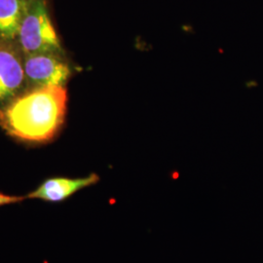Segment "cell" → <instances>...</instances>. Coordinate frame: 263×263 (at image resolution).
<instances>
[{
  "label": "cell",
  "mask_w": 263,
  "mask_h": 263,
  "mask_svg": "<svg viewBox=\"0 0 263 263\" xmlns=\"http://www.w3.org/2000/svg\"><path fill=\"white\" fill-rule=\"evenodd\" d=\"M100 177L91 174L84 178H52L42 182L35 190L29 192L26 199H38L45 202H63L81 189L99 182Z\"/></svg>",
  "instance_id": "5"
},
{
  "label": "cell",
  "mask_w": 263,
  "mask_h": 263,
  "mask_svg": "<svg viewBox=\"0 0 263 263\" xmlns=\"http://www.w3.org/2000/svg\"><path fill=\"white\" fill-rule=\"evenodd\" d=\"M26 81L33 88L65 87L71 71L59 55L39 53L26 55L24 60Z\"/></svg>",
  "instance_id": "3"
},
{
  "label": "cell",
  "mask_w": 263,
  "mask_h": 263,
  "mask_svg": "<svg viewBox=\"0 0 263 263\" xmlns=\"http://www.w3.org/2000/svg\"><path fill=\"white\" fill-rule=\"evenodd\" d=\"M27 0H0V40L16 41Z\"/></svg>",
  "instance_id": "6"
},
{
  "label": "cell",
  "mask_w": 263,
  "mask_h": 263,
  "mask_svg": "<svg viewBox=\"0 0 263 263\" xmlns=\"http://www.w3.org/2000/svg\"><path fill=\"white\" fill-rule=\"evenodd\" d=\"M12 42L0 40V104L19 96L27 82L19 48Z\"/></svg>",
  "instance_id": "4"
},
{
  "label": "cell",
  "mask_w": 263,
  "mask_h": 263,
  "mask_svg": "<svg viewBox=\"0 0 263 263\" xmlns=\"http://www.w3.org/2000/svg\"><path fill=\"white\" fill-rule=\"evenodd\" d=\"M26 197L22 196H11V195H6L3 193H0V207L5 206V205H11V204H16L24 201Z\"/></svg>",
  "instance_id": "7"
},
{
  "label": "cell",
  "mask_w": 263,
  "mask_h": 263,
  "mask_svg": "<svg viewBox=\"0 0 263 263\" xmlns=\"http://www.w3.org/2000/svg\"><path fill=\"white\" fill-rule=\"evenodd\" d=\"M67 93L61 86L33 88L20 94L0 111V126L21 141H51L63 126Z\"/></svg>",
  "instance_id": "1"
},
{
  "label": "cell",
  "mask_w": 263,
  "mask_h": 263,
  "mask_svg": "<svg viewBox=\"0 0 263 263\" xmlns=\"http://www.w3.org/2000/svg\"><path fill=\"white\" fill-rule=\"evenodd\" d=\"M16 41L25 55H61L63 49L50 16L47 0H27Z\"/></svg>",
  "instance_id": "2"
}]
</instances>
